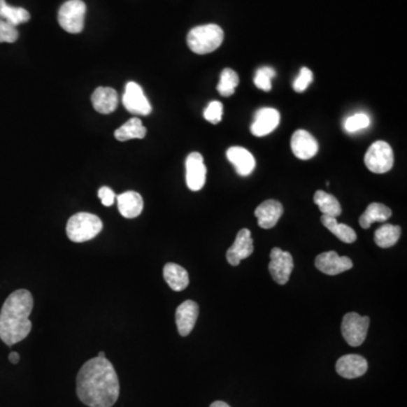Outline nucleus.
Returning a JSON list of instances; mask_svg holds the SVG:
<instances>
[{"label":"nucleus","instance_id":"bb28decb","mask_svg":"<svg viewBox=\"0 0 407 407\" xmlns=\"http://www.w3.org/2000/svg\"><path fill=\"white\" fill-rule=\"evenodd\" d=\"M401 232V227L397 225H381L375 232L376 245L380 248H390L399 241Z\"/></svg>","mask_w":407,"mask_h":407},{"label":"nucleus","instance_id":"39448f33","mask_svg":"<svg viewBox=\"0 0 407 407\" xmlns=\"http://www.w3.org/2000/svg\"><path fill=\"white\" fill-rule=\"evenodd\" d=\"M86 5L82 0H68L58 13V22L66 32L78 34L84 29Z\"/></svg>","mask_w":407,"mask_h":407},{"label":"nucleus","instance_id":"a878e982","mask_svg":"<svg viewBox=\"0 0 407 407\" xmlns=\"http://www.w3.org/2000/svg\"><path fill=\"white\" fill-rule=\"evenodd\" d=\"M313 201L319 207V210L322 213V215L331 216V217H337V216L342 214V207L341 204L337 201L335 196L327 194V192L318 190L315 194Z\"/></svg>","mask_w":407,"mask_h":407},{"label":"nucleus","instance_id":"7ed1b4c3","mask_svg":"<svg viewBox=\"0 0 407 407\" xmlns=\"http://www.w3.org/2000/svg\"><path fill=\"white\" fill-rule=\"evenodd\" d=\"M224 40V32L216 24H206L190 30L187 36V43L192 52L207 55L221 47Z\"/></svg>","mask_w":407,"mask_h":407},{"label":"nucleus","instance_id":"7c9ffc66","mask_svg":"<svg viewBox=\"0 0 407 407\" xmlns=\"http://www.w3.org/2000/svg\"><path fill=\"white\" fill-rule=\"evenodd\" d=\"M223 115V104L219 101H213L204 111V118L210 124H219Z\"/></svg>","mask_w":407,"mask_h":407},{"label":"nucleus","instance_id":"393cba45","mask_svg":"<svg viewBox=\"0 0 407 407\" xmlns=\"http://www.w3.org/2000/svg\"><path fill=\"white\" fill-rule=\"evenodd\" d=\"M322 223L326 229L331 231V234H335L341 241L345 242V243H352V242H355L357 240L355 231L348 225L338 223L336 221V217L322 215Z\"/></svg>","mask_w":407,"mask_h":407},{"label":"nucleus","instance_id":"b1692460","mask_svg":"<svg viewBox=\"0 0 407 407\" xmlns=\"http://www.w3.org/2000/svg\"><path fill=\"white\" fill-rule=\"evenodd\" d=\"M0 18L16 27L30 21L31 15L27 9L10 6L6 0H0Z\"/></svg>","mask_w":407,"mask_h":407},{"label":"nucleus","instance_id":"c9c22d12","mask_svg":"<svg viewBox=\"0 0 407 407\" xmlns=\"http://www.w3.org/2000/svg\"><path fill=\"white\" fill-rule=\"evenodd\" d=\"M210 407H230V406H229V405H227V403H224V401H214V403H213V404L210 405Z\"/></svg>","mask_w":407,"mask_h":407},{"label":"nucleus","instance_id":"f8f14e48","mask_svg":"<svg viewBox=\"0 0 407 407\" xmlns=\"http://www.w3.org/2000/svg\"><path fill=\"white\" fill-rule=\"evenodd\" d=\"M315 264L318 271L331 276L342 274L353 267V263L348 257H341L336 251H327L318 255Z\"/></svg>","mask_w":407,"mask_h":407},{"label":"nucleus","instance_id":"6e6552de","mask_svg":"<svg viewBox=\"0 0 407 407\" xmlns=\"http://www.w3.org/2000/svg\"><path fill=\"white\" fill-rule=\"evenodd\" d=\"M293 258L290 252L280 248H273L271 251V263L269 269L273 280L280 285L289 282L290 276L292 274Z\"/></svg>","mask_w":407,"mask_h":407},{"label":"nucleus","instance_id":"dca6fc26","mask_svg":"<svg viewBox=\"0 0 407 407\" xmlns=\"http://www.w3.org/2000/svg\"><path fill=\"white\" fill-rule=\"evenodd\" d=\"M368 370V362L364 357L357 355H348L339 357L336 363V371L346 379L361 377Z\"/></svg>","mask_w":407,"mask_h":407},{"label":"nucleus","instance_id":"a211bd4d","mask_svg":"<svg viewBox=\"0 0 407 407\" xmlns=\"http://www.w3.org/2000/svg\"><path fill=\"white\" fill-rule=\"evenodd\" d=\"M227 157L234 164L236 173L241 177H247L249 174L252 173L255 166H256V159H255L254 155L248 150L240 148V146L229 148L227 151Z\"/></svg>","mask_w":407,"mask_h":407},{"label":"nucleus","instance_id":"c85d7f7f","mask_svg":"<svg viewBox=\"0 0 407 407\" xmlns=\"http://www.w3.org/2000/svg\"><path fill=\"white\" fill-rule=\"evenodd\" d=\"M276 76L274 69L271 67H262L256 71L254 83L258 89L269 92L271 90V80Z\"/></svg>","mask_w":407,"mask_h":407},{"label":"nucleus","instance_id":"5701e85b","mask_svg":"<svg viewBox=\"0 0 407 407\" xmlns=\"http://www.w3.org/2000/svg\"><path fill=\"white\" fill-rule=\"evenodd\" d=\"M146 136V128L143 126L139 118H131L115 131V137L119 142H126L130 139H142Z\"/></svg>","mask_w":407,"mask_h":407},{"label":"nucleus","instance_id":"0eeeda50","mask_svg":"<svg viewBox=\"0 0 407 407\" xmlns=\"http://www.w3.org/2000/svg\"><path fill=\"white\" fill-rule=\"evenodd\" d=\"M369 317L360 316L355 313H346L342 322L343 337L348 345L357 348L366 341L369 329Z\"/></svg>","mask_w":407,"mask_h":407},{"label":"nucleus","instance_id":"c756f323","mask_svg":"<svg viewBox=\"0 0 407 407\" xmlns=\"http://www.w3.org/2000/svg\"><path fill=\"white\" fill-rule=\"evenodd\" d=\"M370 119L366 113H355L346 119L344 129L348 133H357L364 128L369 127Z\"/></svg>","mask_w":407,"mask_h":407},{"label":"nucleus","instance_id":"9b49d317","mask_svg":"<svg viewBox=\"0 0 407 407\" xmlns=\"http://www.w3.org/2000/svg\"><path fill=\"white\" fill-rule=\"evenodd\" d=\"M254 252V240L248 229H242L236 234L234 245L227 252V259L231 266H238L241 260L248 258Z\"/></svg>","mask_w":407,"mask_h":407},{"label":"nucleus","instance_id":"cd10ccee","mask_svg":"<svg viewBox=\"0 0 407 407\" xmlns=\"http://www.w3.org/2000/svg\"><path fill=\"white\" fill-rule=\"evenodd\" d=\"M238 85H239V76L236 71L231 68L223 69L220 77L219 85H217L220 94L224 98H229L234 94Z\"/></svg>","mask_w":407,"mask_h":407},{"label":"nucleus","instance_id":"2f4dec72","mask_svg":"<svg viewBox=\"0 0 407 407\" xmlns=\"http://www.w3.org/2000/svg\"><path fill=\"white\" fill-rule=\"evenodd\" d=\"M313 71H310L309 68H301V71L299 73L298 77L295 78L293 82V89L298 93H302L308 89V86L313 83Z\"/></svg>","mask_w":407,"mask_h":407},{"label":"nucleus","instance_id":"423d86ee","mask_svg":"<svg viewBox=\"0 0 407 407\" xmlns=\"http://www.w3.org/2000/svg\"><path fill=\"white\" fill-rule=\"evenodd\" d=\"M364 164L373 173H386L394 166V152L388 143L378 141L364 155Z\"/></svg>","mask_w":407,"mask_h":407},{"label":"nucleus","instance_id":"412c9836","mask_svg":"<svg viewBox=\"0 0 407 407\" xmlns=\"http://www.w3.org/2000/svg\"><path fill=\"white\" fill-rule=\"evenodd\" d=\"M163 276L173 291H183L189 285V275L186 269L177 264L168 263L163 269Z\"/></svg>","mask_w":407,"mask_h":407},{"label":"nucleus","instance_id":"4be33fe9","mask_svg":"<svg viewBox=\"0 0 407 407\" xmlns=\"http://www.w3.org/2000/svg\"><path fill=\"white\" fill-rule=\"evenodd\" d=\"M392 216L390 207L384 204L372 203L366 207V212L360 217V225L363 229H369L370 225L375 222H386Z\"/></svg>","mask_w":407,"mask_h":407},{"label":"nucleus","instance_id":"473e14b6","mask_svg":"<svg viewBox=\"0 0 407 407\" xmlns=\"http://www.w3.org/2000/svg\"><path fill=\"white\" fill-rule=\"evenodd\" d=\"M17 38V29L0 18V43H14Z\"/></svg>","mask_w":407,"mask_h":407},{"label":"nucleus","instance_id":"f3484780","mask_svg":"<svg viewBox=\"0 0 407 407\" xmlns=\"http://www.w3.org/2000/svg\"><path fill=\"white\" fill-rule=\"evenodd\" d=\"M282 214H283L282 204L274 199L264 201L255 210V215L258 220V225L263 229L274 227L280 221Z\"/></svg>","mask_w":407,"mask_h":407},{"label":"nucleus","instance_id":"4468645a","mask_svg":"<svg viewBox=\"0 0 407 407\" xmlns=\"http://www.w3.org/2000/svg\"><path fill=\"white\" fill-rule=\"evenodd\" d=\"M280 115L278 110L273 108H263L255 115V120L251 124V133L257 137H263L274 131L280 124Z\"/></svg>","mask_w":407,"mask_h":407},{"label":"nucleus","instance_id":"2eb2a0df","mask_svg":"<svg viewBox=\"0 0 407 407\" xmlns=\"http://www.w3.org/2000/svg\"><path fill=\"white\" fill-rule=\"evenodd\" d=\"M199 315V307L195 301L187 300L177 308L176 311V322H177L178 331L181 336H188L195 327Z\"/></svg>","mask_w":407,"mask_h":407},{"label":"nucleus","instance_id":"f03ea898","mask_svg":"<svg viewBox=\"0 0 407 407\" xmlns=\"http://www.w3.org/2000/svg\"><path fill=\"white\" fill-rule=\"evenodd\" d=\"M32 309L33 297L27 290H17L6 299L0 311V338L6 345H14L30 334Z\"/></svg>","mask_w":407,"mask_h":407},{"label":"nucleus","instance_id":"20e7f679","mask_svg":"<svg viewBox=\"0 0 407 407\" xmlns=\"http://www.w3.org/2000/svg\"><path fill=\"white\" fill-rule=\"evenodd\" d=\"M103 229L100 217L91 213H77L71 216L66 227V232L73 242L90 241L94 239Z\"/></svg>","mask_w":407,"mask_h":407},{"label":"nucleus","instance_id":"ddd939ff","mask_svg":"<svg viewBox=\"0 0 407 407\" xmlns=\"http://www.w3.org/2000/svg\"><path fill=\"white\" fill-rule=\"evenodd\" d=\"M291 150L295 157L300 159H310L318 153V143L307 130L299 129L291 138Z\"/></svg>","mask_w":407,"mask_h":407},{"label":"nucleus","instance_id":"e433bc0d","mask_svg":"<svg viewBox=\"0 0 407 407\" xmlns=\"http://www.w3.org/2000/svg\"><path fill=\"white\" fill-rule=\"evenodd\" d=\"M99 357H106V355H104V352H100L98 355Z\"/></svg>","mask_w":407,"mask_h":407},{"label":"nucleus","instance_id":"9d476101","mask_svg":"<svg viewBox=\"0 0 407 407\" xmlns=\"http://www.w3.org/2000/svg\"><path fill=\"white\" fill-rule=\"evenodd\" d=\"M207 169L204 157L198 152L189 154L186 159V183L192 192L201 190L206 183Z\"/></svg>","mask_w":407,"mask_h":407},{"label":"nucleus","instance_id":"f257e3e1","mask_svg":"<svg viewBox=\"0 0 407 407\" xmlns=\"http://www.w3.org/2000/svg\"><path fill=\"white\" fill-rule=\"evenodd\" d=\"M120 385L113 363L106 357H94L77 375V395L89 407H113L118 401Z\"/></svg>","mask_w":407,"mask_h":407},{"label":"nucleus","instance_id":"aec40b11","mask_svg":"<svg viewBox=\"0 0 407 407\" xmlns=\"http://www.w3.org/2000/svg\"><path fill=\"white\" fill-rule=\"evenodd\" d=\"M115 199L118 201L119 212L126 219H135L144 208V201L138 192H126Z\"/></svg>","mask_w":407,"mask_h":407},{"label":"nucleus","instance_id":"72a5a7b5","mask_svg":"<svg viewBox=\"0 0 407 407\" xmlns=\"http://www.w3.org/2000/svg\"><path fill=\"white\" fill-rule=\"evenodd\" d=\"M99 198L104 206L109 207L113 206L117 196H115L113 189L109 188V187H102V188L99 189Z\"/></svg>","mask_w":407,"mask_h":407},{"label":"nucleus","instance_id":"f704fd0d","mask_svg":"<svg viewBox=\"0 0 407 407\" xmlns=\"http://www.w3.org/2000/svg\"><path fill=\"white\" fill-rule=\"evenodd\" d=\"M8 359L10 362L16 364V363H18V361H20V355H18L17 352H12V353L9 355Z\"/></svg>","mask_w":407,"mask_h":407},{"label":"nucleus","instance_id":"6ab92c4d","mask_svg":"<svg viewBox=\"0 0 407 407\" xmlns=\"http://www.w3.org/2000/svg\"><path fill=\"white\" fill-rule=\"evenodd\" d=\"M118 103V93L111 87H98L92 94L93 108L102 115L113 113Z\"/></svg>","mask_w":407,"mask_h":407},{"label":"nucleus","instance_id":"1a4fd4ad","mask_svg":"<svg viewBox=\"0 0 407 407\" xmlns=\"http://www.w3.org/2000/svg\"><path fill=\"white\" fill-rule=\"evenodd\" d=\"M122 103L127 111L135 115H148L152 113L150 101L145 97L141 85L135 82H129L126 85Z\"/></svg>","mask_w":407,"mask_h":407}]
</instances>
